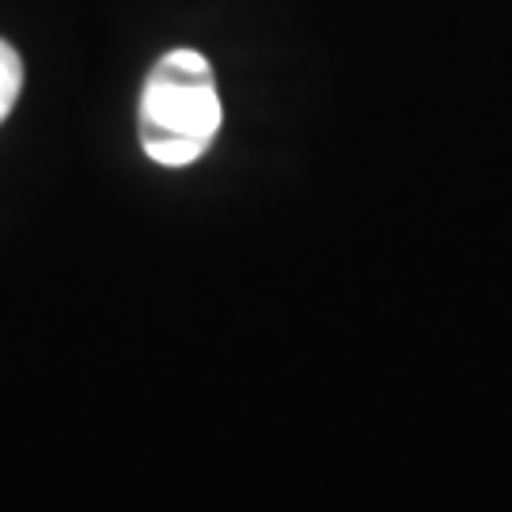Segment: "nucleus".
Segmentation results:
<instances>
[{
  "label": "nucleus",
  "instance_id": "obj_1",
  "mask_svg": "<svg viewBox=\"0 0 512 512\" xmlns=\"http://www.w3.org/2000/svg\"><path fill=\"white\" fill-rule=\"evenodd\" d=\"M220 118L224 107L217 76L198 50H171L152 65L137 107V129L148 160L160 167H186L202 160L217 137Z\"/></svg>",
  "mask_w": 512,
  "mask_h": 512
},
{
  "label": "nucleus",
  "instance_id": "obj_2",
  "mask_svg": "<svg viewBox=\"0 0 512 512\" xmlns=\"http://www.w3.org/2000/svg\"><path fill=\"white\" fill-rule=\"evenodd\" d=\"M19 88H23V61H19L16 46H8L0 38V122L16 107Z\"/></svg>",
  "mask_w": 512,
  "mask_h": 512
}]
</instances>
